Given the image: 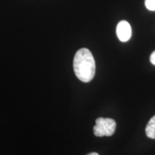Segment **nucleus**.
Here are the masks:
<instances>
[{"label": "nucleus", "mask_w": 155, "mask_h": 155, "mask_svg": "<svg viewBox=\"0 0 155 155\" xmlns=\"http://www.w3.org/2000/svg\"><path fill=\"white\" fill-rule=\"evenodd\" d=\"M116 121L109 118H98L94 127V133L96 137H110L115 132Z\"/></svg>", "instance_id": "nucleus-2"}, {"label": "nucleus", "mask_w": 155, "mask_h": 155, "mask_svg": "<svg viewBox=\"0 0 155 155\" xmlns=\"http://www.w3.org/2000/svg\"><path fill=\"white\" fill-rule=\"evenodd\" d=\"M146 134L149 138L155 139V115L147 124L146 127Z\"/></svg>", "instance_id": "nucleus-4"}, {"label": "nucleus", "mask_w": 155, "mask_h": 155, "mask_svg": "<svg viewBox=\"0 0 155 155\" xmlns=\"http://www.w3.org/2000/svg\"><path fill=\"white\" fill-rule=\"evenodd\" d=\"M116 35L120 41L127 42L131 37V28L129 23L125 20L119 22L116 27Z\"/></svg>", "instance_id": "nucleus-3"}, {"label": "nucleus", "mask_w": 155, "mask_h": 155, "mask_svg": "<svg viewBox=\"0 0 155 155\" xmlns=\"http://www.w3.org/2000/svg\"><path fill=\"white\" fill-rule=\"evenodd\" d=\"M87 155H99V154H98V153H96V152H91V153H90V154H88Z\"/></svg>", "instance_id": "nucleus-7"}, {"label": "nucleus", "mask_w": 155, "mask_h": 155, "mask_svg": "<svg viewBox=\"0 0 155 155\" xmlns=\"http://www.w3.org/2000/svg\"><path fill=\"white\" fill-rule=\"evenodd\" d=\"M145 6L149 10L155 11V0H145Z\"/></svg>", "instance_id": "nucleus-5"}, {"label": "nucleus", "mask_w": 155, "mask_h": 155, "mask_svg": "<svg viewBox=\"0 0 155 155\" xmlns=\"http://www.w3.org/2000/svg\"><path fill=\"white\" fill-rule=\"evenodd\" d=\"M73 69L75 75L82 82H90L94 78L96 63L90 50L87 48L78 50L73 59Z\"/></svg>", "instance_id": "nucleus-1"}, {"label": "nucleus", "mask_w": 155, "mask_h": 155, "mask_svg": "<svg viewBox=\"0 0 155 155\" xmlns=\"http://www.w3.org/2000/svg\"><path fill=\"white\" fill-rule=\"evenodd\" d=\"M150 62L153 64V65H155V51H154L152 54H151Z\"/></svg>", "instance_id": "nucleus-6"}]
</instances>
